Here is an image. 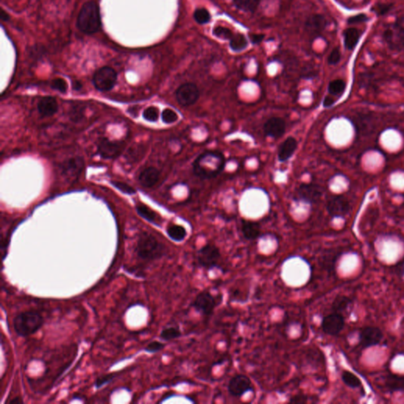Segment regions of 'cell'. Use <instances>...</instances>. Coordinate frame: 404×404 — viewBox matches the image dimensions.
Instances as JSON below:
<instances>
[{
    "instance_id": "obj_1",
    "label": "cell",
    "mask_w": 404,
    "mask_h": 404,
    "mask_svg": "<svg viewBox=\"0 0 404 404\" xmlns=\"http://www.w3.org/2000/svg\"><path fill=\"white\" fill-rule=\"evenodd\" d=\"M101 26L100 9L93 1L84 4L81 9L77 21V26L85 34H93L99 30Z\"/></svg>"
},
{
    "instance_id": "obj_2",
    "label": "cell",
    "mask_w": 404,
    "mask_h": 404,
    "mask_svg": "<svg viewBox=\"0 0 404 404\" xmlns=\"http://www.w3.org/2000/svg\"><path fill=\"white\" fill-rule=\"evenodd\" d=\"M135 251L140 259L152 261L159 259L164 255L165 247L154 236L148 233H143L140 236Z\"/></svg>"
},
{
    "instance_id": "obj_3",
    "label": "cell",
    "mask_w": 404,
    "mask_h": 404,
    "mask_svg": "<svg viewBox=\"0 0 404 404\" xmlns=\"http://www.w3.org/2000/svg\"><path fill=\"white\" fill-rule=\"evenodd\" d=\"M13 324L17 335L26 337L36 333L44 324V319L36 311H24L15 317Z\"/></svg>"
},
{
    "instance_id": "obj_4",
    "label": "cell",
    "mask_w": 404,
    "mask_h": 404,
    "mask_svg": "<svg viewBox=\"0 0 404 404\" xmlns=\"http://www.w3.org/2000/svg\"><path fill=\"white\" fill-rule=\"evenodd\" d=\"M197 259L200 266L205 269H212L218 266L221 254L215 245L207 244L198 250Z\"/></svg>"
},
{
    "instance_id": "obj_5",
    "label": "cell",
    "mask_w": 404,
    "mask_h": 404,
    "mask_svg": "<svg viewBox=\"0 0 404 404\" xmlns=\"http://www.w3.org/2000/svg\"><path fill=\"white\" fill-rule=\"evenodd\" d=\"M93 85L101 92L111 90L117 82V73L109 67H103L98 70L93 76Z\"/></svg>"
},
{
    "instance_id": "obj_6",
    "label": "cell",
    "mask_w": 404,
    "mask_h": 404,
    "mask_svg": "<svg viewBox=\"0 0 404 404\" xmlns=\"http://www.w3.org/2000/svg\"><path fill=\"white\" fill-rule=\"evenodd\" d=\"M384 39L393 51H400L404 47V26L402 23L391 24L384 32Z\"/></svg>"
},
{
    "instance_id": "obj_7",
    "label": "cell",
    "mask_w": 404,
    "mask_h": 404,
    "mask_svg": "<svg viewBox=\"0 0 404 404\" xmlns=\"http://www.w3.org/2000/svg\"><path fill=\"white\" fill-rule=\"evenodd\" d=\"M217 306V302L210 292L204 291L198 294L193 302V308L203 316H210Z\"/></svg>"
},
{
    "instance_id": "obj_8",
    "label": "cell",
    "mask_w": 404,
    "mask_h": 404,
    "mask_svg": "<svg viewBox=\"0 0 404 404\" xmlns=\"http://www.w3.org/2000/svg\"><path fill=\"white\" fill-rule=\"evenodd\" d=\"M199 90L193 83L183 84L176 91V98L183 106L192 105L198 100Z\"/></svg>"
},
{
    "instance_id": "obj_9",
    "label": "cell",
    "mask_w": 404,
    "mask_h": 404,
    "mask_svg": "<svg viewBox=\"0 0 404 404\" xmlns=\"http://www.w3.org/2000/svg\"><path fill=\"white\" fill-rule=\"evenodd\" d=\"M344 324L343 316L339 313L333 312L323 318L321 327L324 333L335 335L342 331L344 327Z\"/></svg>"
},
{
    "instance_id": "obj_10",
    "label": "cell",
    "mask_w": 404,
    "mask_h": 404,
    "mask_svg": "<svg viewBox=\"0 0 404 404\" xmlns=\"http://www.w3.org/2000/svg\"><path fill=\"white\" fill-rule=\"evenodd\" d=\"M252 382L247 376L238 374L230 379L229 381V393L234 397H241L247 391L252 390Z\"/></svg>"
},
{
    "instance_id": "obj_11",
    "label": "cell",
    "mask_w": 404,
    "mask_h": 404,
    "mask_svg": "<svg viewBox=\"0 0 404 404\" xmlns=\"http://www.w3.org/2000/svg\"><path fill=\"white\" fill-rule=\"evenodd\" d=\"M327 209L330 215L334 217L345 216L351 209L350 203L342 196H335L328 201Z\"/></svg>"
},
{
    "instance_id": "obj_12",
    "label": "cell",
    "mask_w": 404,
    "mask_h": 404,
    "mask_svg": "<svg viewBox=\"0 0 404 404\" xmlns=\"http://www.w3.org/2000/svg\"><path fill=\"white\" fill-rule=\"evenodd\" d=\"M124 151V144L121 142H114L109 141L107 138L100 140L98 145V152L104 159H113L121 154Z\"/></svg>"
},
{
    "instance_id": "obj_13",
    "label": "cell",
    "mask_w": 404,
    "mask_h": 404,
    "mask_svg": "<svg viewBox=\"0 0 404 404\" xmlns=\"http://www.w3.org/2000/svg\"><path fill=\"white\" fill-rule=\"evenodd\" d=\"M383 333L380 328L376 327H366L360 332V344L363 348L375 346L381 342Z\"/></svg>"
},
{
    "instance_id": "obj_14",
    "label": "cell",
    "mask_w": 404,
    "mask_h": 404,
    "mask_svg": "<svg viewBox=\"0 0 404 404\" xmlns=\"http://www.w3.org/2000/svg\"><path fill=\"white\" fill-rule=\"evenodd\" d=\"M322 195V189L315 184H303L298 191V197L300 200L309 203H315L319 201Z\"/></svg>"
},
{
    "instance_id": "obj_15",
    "label": "cell",
    "mask_w": 404,
    "mask_h": 404,
    "mask_svg": "<svg viewBox=\"0 0 404 404\" xmlns=\"http://www.w3.org/2000/svg\"><path fill=\"white\" fill-rule=\"evenodd\" d=\"M286 130V124L283 120L272 118L265 123L264 131L267 136L272 138H279L283 136Z\"/></svg>"
},
{
    "instance_id": "obj_16",
    "label": "cell",
    "mask_w": 404,
    "mask_h": 404,
    "mask_svg": "<svg viewBox=\"0 0 404 404\" xmlns=\"http://www.w3.org/2000/svg\"><path fill=\"white\" fill-rule=\"evenodd\" d=\"M37 109L41 116L50 117L58 111V103L54 98L46 96L40 99L37 104Z\"/></svg>"
},
{
    "instance_id": "obj_17",
    "label": "cell",
    "mask_w": 404,
    "mask_h": 404,
    "mask_svg": "<svg viewBox=\"0 0 404 404\" xmlns=\"http://www.w3.org/2000/svg\"><path fill=\"white\" fill-rule=\"evenodd\" d=\"M83 168V160L81 158H73L63 164V174L67 178H74L80 174Z\"/></svg>"
},
{
    "instance_id": "obj_18",
    "label": "cell",
    "mask_w": 404,
    "mask_h": 404,
    "mask_svg": "<svg viewBox=\"0 0 404 404\" xmlns=\"http://www.w3.org/2000/svg\"><path fill=\"white\" fill-rule=\"evenodd\" d=\"M297 141L296 138H286L283 144L279 147V152H278V158L280 162H284L289 160L297 149Z\"/></svg>"
},
{
    "instance_id": "obj_19",
    "label": "cell",
    "mask_w": 404,
    "mask_h": 404,
    "mask_svg": "<svg viewBox=\"0 0 404 404\" xmlns=\"http://www.w3.org/2000/svg\"><path fill=\"white\" fill-rule=\"evenodd\" d=\"M159 179H160L159 170L155 167H149L145 169L141 173L139 176V182L143 187L149 188V187L156 185Z\"/></svg>"
},
{
    "instance_id": "obj_20",
    "label": "cell",
    "mask_w": 404,
    "mask_h": 404,
    "mask_svg": "<svg viewBox=\"0 0 404 404\" xmlns=\"http://www.w3.org/2000/svg\"><path fill=\"white\" fill-rule=\"evenodd\" d=\"M242 232L245 239L248 240H255L261 236V226L256 222L245 220L243 222Z\"/></svg>"
},
{
    "instance_id": "obj_21",
    "label": "cell",
    "mask_w": 404,
    "mask_h": 404,
    "mask_svg": "<svg viewBox=\"0 0 404 404\" xmlns=\"http://www.w3.org/2000/svg\"><path fill=\"white\" fill-rule=\"evenodd\" d=\"M345 47L348 50H353L359 43L360 32L356 28H349L343 32Z\"/></svg>"
},
{
    "instance_id": "obj_22",
    "label": "cell",
    "mask_w": 404,
    "mask_h": 404,
    "mask_svg": "<svg viewBox=\"0 0 404 404\" xmlns=\"http://www.w3.org/2000/svg\"><path fill=\"white\" fill-rule=\"evenodd\" d=\"M325 26H326V20L322 15H313L307 20V29L314 33H321Z\"/></svg>"
},
{
    "instance_id": "obj_23",
    "label": "cell",
    "mask_w": 404,
    "mask_h": 404,
    "mask_svg": "<svg viewBox=\"0 0 404 404\" xmlns=\"http://www.w3.org/2000/svg\"><path fill=\"white\" fill-rule=\"evenodd\" d=\"M167 233L171 240L176 242L183 241L187 236V230L180 225H170L167 227Z\"/></svg>"
},
{
    "instance_id": "obj_24",
    "label": "cell",
    "mask_w": 404,
    "mask_h": 404,
    "mask_svg": "<svg viewBox=\"0 0 404 404\" xmlns=\"http://www.w3.org/2000/svg\"><path fill=\"white\" fill-rule=\"evenodd\" d=\"M248 45V41L243 35L238 33L234 34L230 40V48L235 51H240L244 50Z\"/></svg>"
},
{
    "instance_id": "obj_25",
    "label": "cell",
    "mask_w": 404,
    "mask_h": 404,
    "mask_svg": "<svg viewBox=\"0 0 404 404\" xmlns=\"http://www.w3.org/2000/svg\"><path fill=\"white\" fill-rule=\"evenodd\" d=\"M350 304L351 299L349 298L343 296H337L332 303V310L335 313L341 314L342 312L345 311L348 308Z\"/></svg>"
},
{
    "instance_id": "obj_26",
    "label": "cell",
    "mask_w": 404,
    "mask_h": 404,
    "mask_svg": "<svg viewBox=\"0 0 404 404\" xmlns=\"http://www.w3.org/2000/svg\"><path fill=\"white\" fill-rule=\"evenodd\" d=\"M260 1L261 0H234L235 4L238 8L247 12H254L259 5Z\"/></svg>"
},
{
    "instance_id": "obj_27",
    "label": "cell",
    "mask_w": 404,
    "mask_h": 404,
    "mask_svg": "<svg viewBox=\"0 0 404 404\" xmlns=\"http://www.w3.org/2000/svg\"><path fill=\"white\" fill-rule=\"evenodd\" d=\"M346 89V83L341 79H336L330 82L328 85V92L332 96H340Z\"/></svg>"
},
{
    "instance_id": "obj_28",
    "label": "cell",
    "mask_w": 404,
    "mask_h": 404,
    "mask_svg": "<svg viewBox=\"0 0 404 404\" xmlns=\"http://www.w3.org/2000/svg\"><path fill=\"white\" fill-rule=\"evenodd\" d=\"M342 380L346 385L352 388H359L361 386V381L359 377L350 371H344L342 373Z\"/></svg>"
},
{
    "instance_id": "obj_29",
    "label": "cell",
    "mask_w": 404,
    "mask_h": 404,
    "mask_svg": "<svg viewBox=\"0 0 404 404\" xmlns=\"http://www.w3.org/2000/svg\"><path fill=\"white\" fill-rule=\"evenodd\" d=\"M182 335L181 331L176 327H169L164 328L160 333V338L163 340L170 341L173 339H178Z\"/></svg>"
},
{
    "instance_id": "obj_30",
    "label": "cell",
    "mask_w": 404,
    "mask_h": 404,
    "mask_svg": "<svg viewBox=\"0 0 404 404\" xmlns=\"http://www.w3.org/2000/svg\"><path fill=\"white\" fill-rule=\"evenodd\" d=\"M137 211L140 216L143 217L144 219L149 220V222L155 223L156 219H157V215L153 211L151 210L148 207L144 205H138L137 206Z\"/></svg>"
},
{
    "instance_id": "obj_31",
    "label": "cell",
    "mask_w": 404,
    "mask_h": 404,
    "mask_svg": "<svg viewBox=\"0 0 404 404\" xmlns=\"http://www.w3.org/2000/svg\"><path fill=\"white\" fill-rule=\"evenodd\" d=\"M194 18L198 23L204 25L210 22L211 15L205 8H198L194 11Z\"/></svg>"
},
{
    "instance_id": "obj_32",
    "label": "cell",
    "mask_w": 404,
    "mask_h": 404,
    "mask_svg": "<svg viewBox=\"0 0 404 404\" xmlns=\"http://www.w3.org/2000/svg\"><path fill=\"white\" fill-rule=\"evenodd\" d=\"M212 33L218 38L224 39V40H230L234 36V33H232V30L228 28L220 26L214 28Z\"/></svg>"
},
{
    "instance_id": "obj_33",
    "label": "cell",
    "mask_w": 404,
    "mask_h": 404,
    "mask_svg": "<svg viewBox=\"0 0 404 404\" xmlns=\"http://www.w3.org/2000/svg\"><path fill=\"white\" fill-rule=\"evenodd\" d=\"M388 379L387 384L391 390L402 389L404 388V379L402 377L391 375Z\"/></svg>"
},
{
    "instance_id": "obj_34",
    "label": "cell",
    "mask_w": 404,
    "mask_h": 404,
    "mask_svg": "<svg viewBox=\"0 0 404 404\" xmlns=\"http://www.w3.org/2000/svg\"><path fill=\"white\" fill-rule=\"evenodd\" d=\"M179 116L176 111L171 109H164L162 112V120L163 123L167 124H173L178 120Z\"/></svg>"
},
{
    "instance_id": "obj_35",
    "label": "cell",
    "mask_w": 404,
    "mask_h": 404,
    "mask_svg": "<svg viewBox=\"0 0 404 404\" xmlns=\"http://www.w3.org/2000/svg\"><path fill=\"white\" fill-rule=\"evenodd\" d=\"M143 117L149 122L157 121L159 118V110L155 107H148L144 111Z\"/></svg>"
},
{
    "instance_id": "obj_36",
    "label": "cell",
    "mask_w": 404,
    "mask_h": 404,
    "mask_svg": "<svg viewBox=\"0 0 404 404\" xmlns=\"http://www.w3.org/2000/svg\"><path fill=\"white\" fill-rule=\"evenodd\" d=\"M111 184H112L114 187L118 189V190H120V191L124 193V194H134L136 193V191H135L133 187H131V186L127 184V183H122V182L112 181L111 182Z\"/></svg>"
},
{
    "instance_id": "obj_37",
    "label": "cell",
    "mask_w": 404,
    "mask_h": 404,
    "mask_svg": "<svg viewBox=\"0 0 404 404\" xmlns=\"http://www.w3.org/2000/svg\"><path fill=\"white\" fill-rule=\"evenodd\" d=\"M51 86L52 89L60 91V93H66L67 90V83L62 78H56L51 82Z\"/></svg>"
},
{
    "instance_id": "obj_38",
    "label": "cell",
    "mask_w": 404,
    "mask_h": 404,
    "mask_svg": "<svg viewBox=\"0 0 404 404\" xmlns=\"http://www.w3.org/2000/svg\"><path fill=\"white\" fill-rule=\"evenodd\" d=\"M164 348L165 344L163 342H159V341H152L147 345L145 350L149 353H156V352L163 350Z\"/></svg>"
},
{
    "instance_id": "obj_39",
    "label": "cell",
    "mask_w": 404,
    "mask_h": 404,
    "mask_svg": "<svg viewBox=\"0 0 404 404\" xmlns=\"http://www.w3.org/2000/svg\"><path fill=\"white\" fill-rule=\"evenodd\" d=\"M341 54L339 49L335 48L332 50V52L330 53L328 56V62L330 65H335L340 61Z\"/></svg>"
},
{
    "instance_id": "obj_40",
    "label": "cell",
    "mask_w": 404,
    "mask_h": 404,
    "mask_svg": "<svg viewBox=\"0 0 404 404\" xmlns=\"http://www.w3.org/2000/svg\"><path fill=\"white\" fill-rule=\"evenodd\" d=\"M114 377V374H107V375L102 376V377H99V378L96 380V383H95L96 388H100V387L103 386L104 384H107V383L112 381Z\"/></svg>"
},
{
    "instance_id": "obj_41",
    "label": "cell",
    "mask_w": 404,
    "mask_h": 404,
    "mask_svg": "<svg viewBox=\"0 0 404 404\" xmlns=\"http://www.w3.org/2000/svg\"><path fill=\"white\" fill-rule=\"evenodd\" d=\"M368 20V17L366 16L364 14L362 15H356V16L351 17L348 18V23L350 25H354V24L362 23V22H366Z\"/></svg>"
},
{
    "instance_id": "obj_42",
    "label": "cell",
    "mask_w": 404,
    "mask_h": 404,
    "mask_svg": "<svg viewBox=\"0 0 404 404\" xmlns=\"http://www.w3.org/2000/svg\"><path fill=\"white\" fill-rule=\"evenodd\" d=\"M390 9H391V5L379 4V5L376 6L375 8H373V11H375L377 15H381L386 14Z\"/></svg>"
},
{
    "instance_id": "obj_43",
    "label": "cell",
    "mask_w": 404,
    "mask_h": 404,
    "mask_svg": "<svg viewBox=\"0 0 404 404\" xmlns=\"http://www.w3.org/2000/svg\"><path fill=\"white\" fill-rule=\"evenodd\" d=\"M308 400L307 395H303V394H299V395H295L292 397L289 402L292 403H306Z\"/></svg>"
},
{
    "instance_id": "obj_44",
    "label": "cell",
    "mask_w": 404,
    "mask_h": 404,
    "mask_svg": "<svg viewBox=\"0 0 404 404\" xmlns=\"http://www.w3.org/2000/svg\"><path fill=\"white\" fill-rule=\"evenodd\" d=\"M265 36L261 34H251L250 35V40L253 44H259L260 42L262 41Z\"/></svg>"
},
{
    "instance_id": "obj_45",
    "label": "cell",
    "mask_w": 404,
    "mask_h": 404,
    "mask_svg": "<svg viewBox=\"0 0 404 404\" xmlns=\"http://www.w3.org/2000/svg\"><path fill=\"white\" fill-rule=\"evenodd\" d=\"M334 103H335V99L332 96H327L323 101V105L324 107H331Z\"/></svg>"
},
{
    "instance_id": "obj_46",
    "label": "cell",
    "mask_w": 404,
    "mask_h": 404,
    "mask_svg": "<svg viewBox=\"0 0 404 404\" xmlns=\"http://www.w3.org/2000/svg\"><path fill=\"white\" fill-rule=\"evenodd\" d=\"M15 402H17V403H19V402H23V401H22V399H18V398H16V399L11 401V403H15Z\"/></svg>"
}]
</instances>
